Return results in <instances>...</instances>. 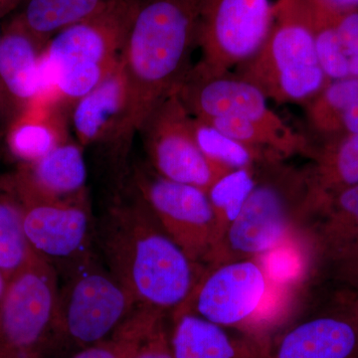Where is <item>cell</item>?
<instances>
[{
    "instance_id": "cell-1",
    "label": "cell",
    "mask_w": 358,
    "mask_h": 358,
    "mask_svg": "<svg viewBox=\"0 0 358 358\" xmlns=\"http://www.w3.org/2000/svg\"><path fill=\"white\" fill-rule=\"evenodd\" d=\"M103 261L138 307L171 317L185 305L205 267L167 234L136 192L110 204L96 226Z\"/></svg>"
},
{
    "instance_id": "cell-2",
    "label": "cell",
    "mask_w": 358,
    "mask_h": 358,
    "mask_svg": "<svg viewBox=\"0 0 358 358\" xmlns=\"http://www.w3.org/2000/svg\"><path fill=\"white\" fill-rule=\"evenodd\" d=\"M199 9V0H138L120 62L128 102L110 141L117 154L128 152L148 117L173 95L192 67Z\"/></svg>"
},
{
    "instance_id": "cell-3",
    "label": "cell",
    "mask_w": 358,
    "mask_h": 358,
    "mask_svg": "<svg viewBox=\"0 0 358 358\" xmlns=\"http://www.w3.org/2000/svg\"><path fill=\"white\" fill-rule=\"evenodd\" d=\"M313 209L305 169L289 166L285 159L268 160L259 166L256 185L207 266L260 259L294 244Z\"/></svg>"
},
{
    "instance_id": "cell-4",
    "label": "cell",
    "mask_w": 358,
    "mask_h": 358,
    "mask_svg": "<svg viewBox=\"0 0 358 358\" xmlns=\"http://www.w3.org/2000/svg\"><path fill=\"white\" fill-rule=\"evenodd\" d=\"M138 0H114L54 35L42 58V96L71 107L117 67Z\"/></svg>"
},
{
    "instance_id": "cell-5",
    "label": "cell",
    "mask_w": 358,
    "mask_h": 358,
    "mask_svg": "<svg viewBox=\"0 0 358 358\" xmlns=\"http://www.w3.org/2000/svg\"><path fill=\"white\" fill-rule=\"evenodd\" d=\"M233 72L268 100L305 105L329 80L320 67L312 21L300 0H288L265 43Z\"/></svg>"
},
{
    "instance_id": "cell-6",
    "label": "cell",
    "mask_w": 358,
    "mask_h": 358,
    "mask_svg": "<svg viewBox=\"0 0 358 358\" xmlns=\"http://www.w3.org/2000/svg\"><path fill=\"white\" fill-rule=\"evenodd\" d=\"M59 285V350H79L110 338L138 307L95 252L62 273Z\"/></svg>"
},
{
    "instance_id": "cell-7",
    "label": "cell",
    "mask_w": 358,
    "mask_h": 358,
    "mask_svg": "<svg viewBox=\"0 0 358 358\" xmlns=\"http://www.w3.org/2000/svg\"><path fill=\"white\" fill-rule=\"evenodd\" d=\"M59 278L37 254L0 300V358H47L59 350Z\"/></svg>"
},
{
    "instance_id": "cell-8",
    "label": "cell",
    "mask_w": 358,
    "mask_h": 358,
    "mask_svg": "<svg viewBox=\"0 0 358 358\" xmlns=\"http://www.w3.org/2000/svg\"><path fill=\"white\" fill-rule=\"evenodd\" d=\"M288 0H199L194 64L208 74L233 71L265 43Z\"/></svg>"
},
{
    "instance_id": "cell-9",
    "label": "cell",
    "mask_w": 358,
    "mask_h": 358,
    "mask_svg": "<svg viewBox=\"0 0 358 358\" xmlns=\"http://www.w3.org/2000/svg\"><path fill=\"white\" fill-rule=\"evenodd\" d=\"M285 310L265 341L267 358H358V296Z\"/></svg>"
},
{
    "instance_id": "cell-10",
    "label": "cell",
    "mask_w": 358,
    "mask_h": 358,
    "mask_svg": "<svg viewBox=\"0 0 358 358\" xmlns=\"http://www.w3.org/2000/svg\"><path fill=\"white\" fill-rule=\"evenodd\" d=\"M134 188L186 255L206 267L220 242L207 192L162 178L152 169H136Z\"/></svg>"
},
{
    "instance_id": "cell-11",
    "label": "cell",
    "mask_w": 358,
    "mask_h": 358,
    "mask_svg": "<svg viewBox=\"0 0 358 358\" xmlns=\"http://www.w3.org/2000/svg\"><path fill=\"white\" fill-rule=\"evenodd\" d=\"M10 196L20 207L25 234L33 249L58 274L94 253L96 225L88 190L63 199Z\"/></svg>"
},
{
    "instance_id": "cell-12",
    "label": "cell",
    "mask_w": 358,
    "mask_h": 358,
    "mask_svg": "<svg viewBox=\"0 0 358 358\" xmlns=\"http://www.w3.org/2000/svg\"><path fill=\"white\" fill-rule=\"evenodd\" d=\"M268 285L267 270L260 259L213 264L205 267L189 298L173 315L192 313L254 336Z\"/></svg>"
},
{
    "instance_id": "cell-13",
    "label": "cell",
    "mask_w": 358,
    "mask_h": 358,
    "mask_svg": "<svg viewBox=\"0 0 358 358\" xmlns=\"http://www.w3.org/2000/svg\"><path fill=\"white\" fill-rule=\"evenodd\" d=\"M190 119L192 115L174 92L148 117L140 134L155 173L207 192L232 169L202 154L193 136Z\"/></svg>"
},
{
    "instance_id": "cell-14",
    "label": "cell",
    "mask_w": 358,
    "mask_h": 358,
    "mask_svg": "<svg viewBox=\"0 0 358 358\" xmlns=\"http://www.w3.org/2000/svg\"><path fill=\"white\" fill-rule=\"evenodd\" d=\"M176 92L188 114L199 119L239 117L273 127L287 124L268 107L262 92L233 71L208 74L192 65Z\"/></svg>"
},
{
    "instance_id": "cell-15",
    "label": "cell",
    "mask_w": 358,
    "mask_h": 358,
    "mask_svg": "<svg viewBox=\"0 0 358 358\" xmlns=\"http://www.w3.org/2000/svg\"><path fill=\"white\" fill-rule=\"evenodd\" d=\"M47 42L15 17L0 32V131L42 95V58Z\"/></svg>"
},
{
    "instance_id": "cell-16",
    "label": "cell",
    "mask_w": 358,
    "mask_h": 358,
    "mask_svg": "<svg viewBox=\"0 0 358 358\" xmlns=\"http://www.w3.org/2000/svg\"><path fill=\"white\" fill-rule=\"evenodd\" d=\"M84 148L69 141L36 162L21 164L3 183L10 195L63 199L87 190Z\"/></svg>"
},
{
    "instance_id": "cell-17",
    "label": "cell",
    "mask_w": 358,
    "mask_h": 358,
    "mask_svg": "<svg viewBox=\"0 0 358 358\" xmlns=\"http://www.w3.org/2000/svg\"><path fill=\"white\" fill-rule=\"evenodd\" d=\"M171 346L173 358H267L258 338L188 312L171 317Z\"/></svg>"
},
{
    "instance_id": "cell-18",
    "label": "cell",
    "mask_w": 358,
    "mask_h": 358,
    "mask_svg": "<svg viewBox=\"0 0 358 358\" xmlns=\"http://www.w3.org/2000/svg\"><path fill=\"white\" fill-rule=\"evenodd\" d=\"M121 62V61H120ZM128 90L121 64L69 110V126L82 148L112 141L124 119Z\"/></svg>"
},
{
    "instance_id": "cell-19",
    "label": "cell",
    "mask_w": 358,
    "mask_h": 358,
    "mask_svg": "<svg viewBox=\"0 0 358 358\" xmlns=\"http://www.w3.org/2000/svg\"><path fill=\"white\" fill-rule=\"evenodd\" d=\"M69 127L65 108L40 98L7 127V148L21 164L36 162L70 140Z\"/></svg>"
},
{
    "instance_id": "cell-20",
    "label": "cell",
    "mask_w": 358,
    "mask_h": 358,
    "mask_svg": "<svg viewBox=\"0 0 358 358\" xmlns=\"http://www.w3.org/2000/svg\"><path fill=\"white\" fill-rule=\"evenodd\" d=\"M303 106L308 129L315 138L310 145L357 134L358 78L329 82Z\"/></svg>"
},
{
    "instance_id": "cell-21",
    "label": "cell",
    "mask_w": 358,
    "mask_h": 358,
    "mask_svg": "<svg viewBox=\"0 0 358 358\" xmlns=\"http://www.w3.org/2000/svg\"><path fill=\"white\" fill-rule=\"evenodd\" d=\"M310 166L305 167L312 188L313 203L358 185V134L310 145Z\"/></svg>"
},
{
    "instance_id": "cell-22",
    "label": "cell",
    "mask_w": 358,
    "mask_h": 358,
    "mask_svg": "<svg viewBox=\"0 0 358 358\" xmlns=\"http://www.w3.org/2000/svg\"><path fill=\"white\" fill-rule=\"evenodd\" d=\"M114 0H23L13 17L37 38L48 42L65 28L92 17Z\"/></svg>"
},
{
    "instance_id": "cell-23",
    "label": "cell",
    "mask_w": 358,
    "mask_h": 358,
    "mask_svg": "<svg viewBox=\"0 0 358 358\" xmlns=\"http://www.w3.org/2000/svg\"><path fill=\"white\" fill-rule=\"evenodd\" d=\"M190 128L202 154L232 171L257 167L271 159H285L275 152L240 143L199 117H192Z\"/></svg>"
},
{
    "instance_id": "cell-24",
    "label": "cell",
    "mask_w": 358,
    "mask_h": 358,
    "mask_svg": "<svg viewBox=\"0 0 358 358\" xmlns=\"http://www.w3.org/2000/svg\"><path fill=\"white\" fill-rule=\"evenodd\" d=\"M37 255L23 227L20 209L9 194L0 195V271L8 282Z\"/></svg>"
},
{
    "instance_id": "cell-25",
    "label": "cell",
    "mask_w": 358,
    "mask_h": 358,
    "mask_svg": "<svg viewBox=\"0 0 358 358\" xmlns=\"http://www.w3.org/2000/svg\"><path fill=\"white\" fill-rule=\"evenodd\" d=\"M259 166L231 171L218 179L207 192L217 221L220 242L228 228L236 220L256 185Z\"/></svg>"
},
{
    "instance_id": "cell-26",
    "label": "cell",
    "mask_w": 358,
    "mask_h": 358,
    "mask_svg": "<svg viewBox=\"0 0 358 358\" xmlns=\"http://www.w3.org/2000/svg\"><path fill=\"white\" fill-rule=\"evenodd\" d=\"M164 317V313L138 307L110 338L83 348L70 358H128L141 339Z\"/></svg>"
},
{
    "instance_id": "cell-27",
    "label": "cell",
    "mask_w": 358,
    "mask_h": 358,
    "mask_svg": "<svg viewBox=\"0 0 358 358\" xmlns=\"http://www.w3.org/2000/svg\"><path fill=\"white\" fill-rule=\"evenodd\" d=\"M306 9L312 21L315 49L320 67L327 79L329 81H336L350 78L348 57L334 26V16L315 13L307 7Z\"/></svg>"
},
{
    "instance_id": "cell-28",
    "label": "cell",
    "mask_w": 358,
    "mask_h": 358,
    "mask_svg": "<svg viewBox=\"0 0 358 358\" xmlns=\"http://www.w3.org/2000/svg\"><path fill=\"white\" fill-rule=\"evenodd\" d=\"M169 317H164L143 338L128 358H173Z\"/></svg>"
},
{
    "instance_id": "cell-29",
    "label": "cell",
    "mask_w": 358,
    "mask_h": 358,
    "mask_svg": "<svg viewBox=\"0 0 358 358\" xmlns=\"http://www.w3.org/2000/svg\"><path fill=\"white\" fill-rule=\"evenodd\" d=\"M334 26L348 58L350 53L358 50V10L334 16Z\"/></svg>"
},
{
    "instance_id": "cell-30",
    "label": "cell",
    "mask_w": 358,
    "mask_h": 358,
    "mask_svg": "<svg viewBox=\"0 0 358 358\" xmlns=\"http://www.w3.org/2000/svg\"><path fill=\"white\" fill-rule=\"evenodd\" d=\"M320 275L322 277L327 275L329 279L334 280L345 289L358 296V256L327 268L319 275V278Z\"/></svg>"
},
{
    "instance_id": "cell-31",
    "label": "cell",
    "mask_w": 358,
    "mask_h": 358,
    "mask_svg": "<svg viewBox=\"0 0 358 358\" xmlns=\"http://www.w3.org/2000/svg\"><path fill=\"white\" fill-rule=\"evenodd\" d=\"M310 10L329 16L358 10V0H301Z\"/></svg>"
},
{
    "instance_id": "cell-32",
    "label": "cell",
    "mask_w": 358,
    "mask_h": 358,
    "mask_svg": "<svg viewBox=\"0 0 358 358\" xmlns=\"http://www.w3.org/2000/svg\"><path fill=\"white\" fill-rule=\"evenodd\" d=\"M22 1L23 0H0V18L15 11Z\"/></svg>"
},
{
    "instance_id": "cell-33",
    "label": "cell",
    "mask_w": 358,
    "mask_h": 358,
    "mask_svg": "<svg viewBox=\"0 0 358 358\" xmlns=\"http://www.w3.org/2000/svg\"><path fill=\"white\" fill-rule=\"evenodd\" d=\"M7 282L6 278L2 275L1 271H0V300H1L2 296H3L4 291L6 289Z\"/></svg>"
}]
</instances>
